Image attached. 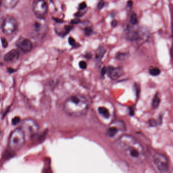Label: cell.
Instances as JSON below:
<instances>
[{
  "label": "cell",
  "mask_w": 173,
  "mask_h": 173,
  "mask_svg": "<svg viewBox=\"0 0 173 173\" xmlns=\"http://www.w3.org/2000/svg\"><path fill=\"white\" fill-rule=\"evenodd\" d=\"M98 112L99 113L103 116L105 119H108L110 117V112H109L108 109L106 107H100L98 108Z\"/></svg>",
  "instance_id": "obj_14"
},
{
  "label": "cell",
  "mask_w": 173,
  "mask_h": 173,
  "mask_svg": "<svg viewBox=\"0 0 173 173\" xmlns=\"http://www.w3.org/2000/svg\"><path fill=\"white\" fill-rule=\"evenodd\" d=\"M114 146L120 154L132 163L140 164L145 160L143 146L132 136H121L115 142Z\"/></svg>",
  "instance_id": "obj_1"
},
{
  "label": "cell",
  "mask_w": 173,
  "mask_h": 173,
  "mask_svg": "<svg viewBox=\"0 0 173 173\" xmlns=\"http://www.w3.org/2000/svg\"><path fill=\"white\" fill-rule=\"evenodd\" d=\"M130 54L128 52H119L117 53L116 58L121 61H124L128 58Z\"/></svg>",
  "instance_id": "obj_17"
},
{
  "label": "cell",
  "mask_w": 173,
  "mask_h": 173,
  "mask_svg": "<svg viewBox=\"0 0 173 173\" xmlns=\"http://www.w3.org/2000/svg\"><path fill=\"white\" fill-rule=\"evenodd\" d=\"M153 161L157 169L160 172L164 173L169 170V161L167 157L162 154L156 153L153 157Z\"/></svg>",
  "instance_id": "obj_6"
},
{
  "label": "cell",
  "mask_w": 173,
  "mask_h": 173,
  "mask_svg": "<svg viewBox=\"0 0 173 173\" xmlns=\"http://www.w3.org/2000/svg\"><path fill=\"white\" fill-rule=\"evenodd\" d=\"M20 122V119L18 116H15L12 119V123L13 125H16Z\"/></svg>",
  "instance_id": "obj_22"
},
{
  "label": "cell",
  "mask_w": 173,
  "mask_h": 173,
  "mask_svg": "<svg viewBox=\"0 0 173 173\" xmlns=\"http://www.w3.org/2000/svg\"><path fill=\"white\" fill-rule=\"evenodd\" d=\"M130 22L132 25H136L138 22V18H137V15L135 12H132L131 14V17H130Z\"/></svg>",
  "instance_id": "obj_18"
},
{
  "label": "cell",
  "mask_w": 173,
  "mask_h": 173,
  "mask_svg": "<svg viewBox=\"0 0 173 173\" xmlns=\"http://www.w3.org/2000/svg\"><path fill=\"white\" fill-rule=\"evenodd\" d=\"M125 126L124 123H121V122H115L112 123L107 130V136L109 138H113L115 137L120 132L124 130Z\"/></svg>",
  "instance_id": "obj_9"
},
{
  "label": "cell",
  "mask_w": 173,
  "mask_h": 173,
  "mask_svg": "<svg viewBox=\"0 0 173 173\" xmlns=\"http://www.w3.org/2000/svg\"><path fill=\"white\" fill-rule=\"evenodd\" d=\"M48 6L45 0H34L33 3V11L37 17L43 19L46 15Z\"/></svg>",
  "instance_id": "obj_7"
},
{
  "label": "cell",
  "mask_w": 173,
  "mask_h": 173,
  "mask_svg": "<svg viewBox=\"0 0 173 173\" xmlns=\"http://www.w3.org/2000/svg\"><path fill=\"white\" fill-rule=\"evenodd\" d=\"M16 45L20 50L25 53L30 52L33 48V44L30 40L21 38L17 41Z\"/></svg>",
  "instance_id": "obj_10"
},
{
  "label": "cell",
  "mask_w": 173,
  "mask_h": 173,
  "mask_svg": "<svg viewBox=\"0 0 173 173\" xmlns=\"http://www.w3.org/2000/svg\"><path fill=\"white\" fill-rule=\"evenodd\" d=\"M69 43L70 45L72 46H74L76 45V41L74 39V38H72V37H70L69 38Z\"/></svg>",
  "instance_id": "obj_27"
},
{
  "label": "cell",
  "mask_w": 173,
  "mask_h": 173,
  "mask_svg": "<svg viewBox=\"0 0 173 173\" xmlns=\"http://www.w3.org/2000/svg\"><path fill=\"white\" fill-rule=\"evenodd\" d=\"M104 6H105V2L103 0H101L98 4L97 8L99 10H101V9H102L103 8Z\"/></svg>",
  "instance_id": "obj_23"
},
{
  "label": "cell",
  "mask_w": 173,
  "mask_h": 173,
  "mask_svg": "<svg viewBox=\"0 0 173 173\" xmlns=\"http://www.w3.org/2000/svg\"><path fill=\"white\" fill-rule=\"evenodd\" d=\"M160 102V99L158 94H156L154 96L152 101V107L153 109H156L159 106Z\"/></svg>",
  "instance_id": "obj_16"
},
{
  "label": "cell",
  "mask_w": 173,
  "mask_h": 173,
  "mask_svg": "<svg viewBox=\"0 0 173 173\" xmlns=\"http://www.w3.org/2000/svg\"><path fill=\"white\" fill-rule=\"evenodd\" d=\"M85 35H86V36H90L92 33L93 30H92V27H87L85 29Z\"/></svg>",
  "instance_id": "obj_21"
},
{
  "label": "cell",
  "mask_w": 173,
  "mask_h": 173,
  "mask_svg": "<svg viewBox=\"0 0 173 173\" xmlns=\"http://www.w3.org/2000/svg\"><path fill=\"white\" fill-rule=\"evenodd\" d=\"M105 52V49L104 47H99L96 53V58L98 60H101L103 57Z\"/></svg>",
  "instance_id": "obj_15"
},
{
  "label": "cell",
  "mask_w": 173,
  "mask_h": 173,
  "mask_svg": "<svg viewBox=\"0 0 173 173\" xmlns=\"http://www.w3.org/2000/svg\"><path fill=\"white\" fill-rule=\"evenodd\" d=\"M41 29V25L40 23L38 22H36L34 24V29L36 33H39L40 32Z\"/></svg>",
  "instance_id": "obj_20"
},
{
  "label": "cell",
  "mask_w": 173,
  "mask_h": 173,
  "mask_svg": "<svg viewBox=\"0 0 173 173\" xmlns=\"http://www.w3.org/2000/svg\"><path fill=\"white\" fill-rule=\"evenodd\" d=\"M107 74L111 80H116L124 74V69L121 67H114L109 66L107 68Z\"/></svg>",
  "instance_id": "obj_11"
},
{
  "label": "cell",
  "mask_w": 173,
  "mask_h": 173,
  "mask_svg": "<svg viewBox=\"0 0 173 173\" xmlns=\"http://www.w3.org/2000/svg\"><path fill=\"white\" fill-rule=\"evenodd\" d=\"M20 128L24 132L26 136L33 137L38 133L39 126L35 120L27 119L23 120Z\"/></svg>",
  "instance_id": "obj_4"
},
{
  "label": "cell",
  "mask_w": 173,
  "mask_h": 173,
  "mask_svg": "<svg viewBox=\"0 0 173 173\" xmlns=\"http://www.w3.org/2000/svg\"><path fill=\"white\" fill-rule=\"evenodd\" d=\"M89 103L86 98L80 95H73L65 101L63 109L69 116L79 117L85 116L88 110Z\"/></svg>",
  "instance_id": "obj_2"
},
{
  "label": "cell",
  "mask_w": 173,
  "mask_h": 173,
  "mask_svg": "<svg viewBox=\"0 0 173 173\" xmlns=\"http://www.w3.org/2000/svg\"><path fill=\"white\" fill-rule=\"evenodd\" d=\"M147 36V33L142 29H130L126 34L127 39L135 43L144 41Z\"/></svg>",
  "instance_id": "obj_8"
},
{
  "label": "cell",
  "mask_w": 173,
  "mask_h": 173,
  "mask_svg": "<svg viewBox=\"0 0 173 173\" xmlns=\"http://www.w3.org/2000/svg\"><path fill=\"white\" fill-rule=\"evenodd\" d=\"M54 20L55 21H56L57 22H63V21H62V20L59 19H57V18H56V19H54Z\"/></svg>",
  "instance_id": "obj_34"
},
{
  "label": "cell",
  "mask_w": 173,
  "mask_h": 173,
  "mask_svg": "<svg viewBox=\"0 0 173 173\" xmlns=\"http://www.w3.org/2000/svg\"><path fill=\"white\" fill-rule=\"evenodd\" d=\"M80 22H81V21H80V20L78 19V18H76V19L72 20V21H71V23L73 24H78L79 23H80Z\"/></svg>",
  "instance_id": "obj_29"
},
{
  "label": "cell",
  "mask_w": 173,
  "mask_h": 173,
  "mask_svg": "<svg viewBox=\"0 0 173 173\" xmlns=\"http://www.w3.org/2000/svg\"><path fill=\"white\" fill-rule=\"evenodd\" d=\"M172 32H173V24H172Z\"/></svg>",
  "instance_id": "obj_35"
},
{
  "label": "cell",
  "mask_w": 173,
  "mask_h": 173,
  "mask_svg": "<svg viewBox=\"0 0 173 173\" xmlns=\"http://www.w3.org/2000/svg\"><path fill=\"white\" fill-rule=\"evenodd\" d=\"M20 56V52L17 49H13L8 52L4 57V59L6 62H12L17 60Z\"/></svg>",
  "instance_id": "obj_12"
},
{
  "label": "cell",
  "mask_w": 173,
  "mask_h": 173,
  "mask_svg": "<svg viewBox=\"0 0 173 173\" xmlns=\"http://www.w3.org/2000/svg\"><path fill=\"white\" fill-rule=\"evenodd\" d=\"M79 65L81 69H85L87 67V63L85 61H81L79 63Z\"/></svg>",
  "instance_id": "obj_24"
},
{
  "label": "cell",
  "mask_w": 173,
  "mask_h": 173,
  "mask_svg": "<svg viewBox=\"0 0 173 173\" xmlns=\"http://www.w3.org/2000/svg\"><path fill=\"white\" fill-rule=\"evenodd\" d=\"M26 135L21 128L14 130L9 136L8 147L12 151L20 150L25 142Z\"/></svg>",
  "instance_id": "obj_3"
},
{
  "label": "cell",
  "mask_w": 173,
  "mask_h": 173,
  "mask_svg": "<svg viewBox=\"0 0 173 173\" xmlns=\"http://www.w3.org/2000/svg\"><path fill=\"white\" fill-rule=\"evenodd\" d=\"M133 5V2L132 0H130L127 2V7L128 8H132Z\"/></svg>",
  "instance_id": "obj_30"
},
{
  "label": "cell",
  "mask_w": 173,
  "mask_h": 173,
  "mask_svg": "<svg viewBox=\"0 0 173 173\" xmlns=\"http://www.w3.org/2000/svg\"><path fill=\"white\" fill-rule=\"evenodd\" d=\"M20 0H2V5L7 9H12L16 6Z\"/></svg>",
  "instance_id": "obj_13"
},
{
  "label": "cell",
  "mask_w": 173,
  "mask_h": 173,
  "mask_svg": "<svg viewBox=\"0 0 173 173\" xmlns=\"http://www.w3.org/2000/svg\"><path fill=\"white\" fill-rule=\"evenodd\" d=\"M149 125L151 126H157V125H158V123L156 120L154 119H151V120H149Z\"/></svg>",
  "instance_id": "obj_28"
},
{
  "label": "cell",
  "mask_w": 173,
  "mask_h": 173,
  "mask_svg": "<svg viewBox=\"0 0 173 173\" xmlns=\"http://www.w3.org/2000/svg\"><path fill=\"white\" fill-rule=\"evenodd\" d=\"M7 69L8 71L10 73H11H11H13L14 72H15V71H16L15 69H13V68H8Z\"/></svg>",
  "instance_id": "obj_32"
},
{
  "label": "cell",
  "mask_w": 173,
  "mask_h": 173,
  "mask_svg": "<svg viewBox=\"0 0 173 173\" xmlns=\"http://www.w3.org/2000/svg\"><path fill=\"white\" fill-rule=\"evenodd\" d=\"M171 56L172 57V58L173 60V43L172 44V46H171Z\"/></svg>",
  "instance_id": "obj_33"
},
{
  "label": "cell",
  "mask_w": 173,
  "mask_h": 173,
  "mask_svg": "<svg viewBox=\"0 0 173 173\" xmlns=\"http://www.w3.org/2000/svg\"><path fill=\"white\" fill-rule=\"evenodd\" d=\"M160 71L158 68H151L149 70V74H150L151 75H152V76H154V77L157 76L160 74Z\"/></svg>",
  "instance_id": "obj_19"
},
{
  "label": "cell",
  "mask_w": 173,
  "mask_h": 173,
  "mask_svg": "<svg viewBox=\"0 0 173 173\" xmlns=\"http://www.w3.org/2000/svg\"><path fill=\"white\" fill-rule=\"evenodd\" d=\"M86 7H87V5H86V3L82 2L79 5L78 9L80 11L83 10L86 8Z\"/></svg>",
  "instance_id": "obj_25"
},
{
  "label": "cell",
  "mask_w": 173,
  "mask_h": 173,
  "mask_svg": "<svg viewBox=\"0 0 173 173\" xmlns=\"http://www.w3.org/2000/svg\"><path fill=\"white\" fill-rule=\"evenodd\" d=\"M1 42L2 44V46H3L4 48H6V47L8 46V42L7 40H6V39H5L4 38H1Z\"/></svg>",
  "instance_id": "obj_26"
},
{
  "label": "cell",
  "mask_w": 173,
  "mask_h": 173,
  "mask_svg": "<svg viewBox=\"0 0 173 173\" xmlns=\"http://www.w3.org/2000/svg\"><path fill=\"white\" fill-rule=\"evenodd\" d=\"M117 21L116 20H113V21H112L111 26L113 27H116V26H117Z\"/></svg>",
  "instance_id": "obj_31"
},
{
  "label": "cell",
  "mask_w": 173,
  "mask_h": 173,
  "mask_svg": "<svg viewBox=\"0 0 173 173\" xmlns=\"http://www.w3.org/2000/svg\"><path fill=\"white\" fill-rule=\"evenodd\" d=\"M17 22L14 17L8 15L3 20L2 29L3 33L6 35H11L17 29Z\"/></svg>",
  "instance_id": "obj_5"
}]
</instances>
